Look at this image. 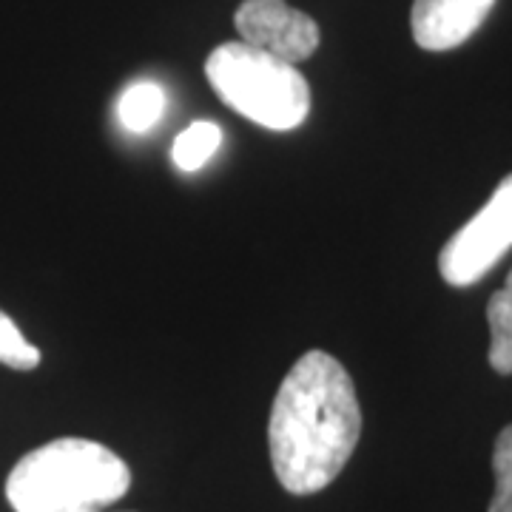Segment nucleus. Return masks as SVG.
I'll return each mask as SVG.
<instances>
[{
	"instance_id": "nucleus-1",
	"label": "nucleus",
	"mask_w": 512,
	"mask_h": 512,
	"mask_svg": "<svg viewBox=\"0 0 512 512\" xmlns=\"http://www.w3.org/2000/svg\"><path fill=\"white\" fill-rule=\"evenodd\" d=\"M362 436V407L339 359L308 350L276 390L268 447L276 481L291 495L325 490Z\"/></svg>"
},
{
	"instance_id": "nucleus-2",
	"label": "nucleus",
	"mask_w": 512,
	"mask_h": 512,
	"mask_svg": "<svg viewBox=\"0 0 512 512\" xmlns=\"http://www.w3.org/2000/svg\"><path fill=\"white\" fill-rule=\"evenodd\" d=\"M128 487V464L106 444L55 439L12 467L6 501L15 512H94L117 504Z\"/></svg>"
},
{
	"instance_id": "nucleus-3",
	"label": "nucleus",
	"mask_w": 512,
	"mask_h": 512,
	"mask_svg": "<svg viewBox=\"0 0 512 512\" xmlns=\"http://www.w3.org/2000/svg\"><path fill=\"white\" fill-rule=\"evenodd\" d=\"M211 89L231 111L268 131H293L308 120L311 89L302 72L242 40L217 46L205 60Z\"/></svg>"
},
{
	"instance_id": "nucleus-4",
	"label": "nucleus",
	"mask_w": 512,
	"mask_h": 512,
	"mask_svg": "<svg viewBox=\"0 0 512 512\" xmlns=\"http://www.w3.org/2000/svg\"><path fill=\"white\" fill-rule=\"evenodd\" d=\"M512 248V174L493 191L490 202L444 245L439 274L453 288L476 285Z\"/></svg>"
},
{
	"instance_id": "nucleus-5",
	"label": "nucleus",
	"mask_w": 512,
	"mask_h": 512,
	"mask_svg": "<svg viewBox=\"0 0 512 512\" xmlns=\"http://www.w3.org/2000/svg\"><path fill=\"white\" fill-rule=\"evenodd\" d=\"M234 26L242 43L293 66L308 60L322 40L319 23L302 9H293L288 0H242L234 12Z\"/></svg>"
},
{
	"instance_id": "nucleus-6",
	"label": "nucleus",
	"mask_w": 512,
	"mask_h": 512,
	"mask_svg": "<svg viewBox=\"0 0 512 512\" xmlns=\"http://www.w3.org/2000/svg\"><path fill=\"white\" fill-rule=\"evenodd\" d=\"M495 0H416L410 12L413 40L424 52H450L476 35Z\"/></svg>"
},
{
	"instance_id": "nucleus-7",
	"label": "nucleus",
	"mask_w": 512,
	"mask_h": 512,
	"mask_svg": "<svg viewBox=\"0 0 512 512\" xmlns=\"http://www.w3.org/2000/svg\"><path fill=\"white\" fill-rule=\"evenodd\" d=\"M165 114V92L163 86L140 80L131 83L117 100V120L131 134H146L163 120Z\"/></svg>"
},
{
	"instance_id": "nucleus-8",
	"label": "nucleus",
	"mask_w": 512,
	"mask_h": 512,
	"mask_svg": "<svg viewBox=\"0 0 512 512\" xmlns=\"http://www.w3.org/2000/svg\"><path fill=\"white\" fill-rule=\"evenodd\" d=\"M490 322V367L501 376H512V271L501 291H495L487 302Z\"/></svg>"
},
{
	"instance_id": "nucleus-9",
	"label": "nucleus",
	"mask_w": 512,
	"mask_h": 512,
	"mask_svg": "<svg viewBox=\"0 0 512 512\" xmlns=\"http://www.w3.org/2000/svg\"><path fill=\"white\" fill-rule=\"evenodd\" d=\"M222 146V131L217 123H208V120H200L194 126H188L183 134H177L174 146H171V160L174 165L191 174V171H200L202 165L208 163L217 148Z\"/></svg>"
},
{
	"instance_id": "nucleus-10",
	"label": "nucleus",
	"mask_w": 512,
	"mask_h": 512,
	"mask_svg": "<svg viewBox=\"0 0 512 512\" xmlns=\"http://www.w3.org/2000/svg\"><path fill=\"white\" fill-rule=\"evenodd\" d=\"M0 365L12 370H35L40 365V350L26 342L12 316L0 311Z\"/></svg>"
},
{
	"instance_id": "nucleus-11",
	"label": "nucleus",
	"mask_w": 512,
	"mask_h": 512,
	"mask_svg": "<svg viewBox=\"0 0 512 512\" xmlns=\"http://www.w3.org/2000/svg\"><path fill=\"white\" fill-rule=\"evenodd\" d=\"M495 495L490 512H512V424L504 427L495 439L493 450Z\"/></svg>"
},
{
	"instance_id": "nucleus-12",
	"label": "nucleus",
	"mask_w": 512,
	"mask_h": 512,
	"mask_svg": "<svg viewBox=\"0 0 512 512\" xmlns=\"http://www.w3.org/2000/svg\"><path fill=\"white\" fill-rule=\"evenodd\" d=\"M94 512H103V510H94Z\"/></svg>"
}]
</instances>
